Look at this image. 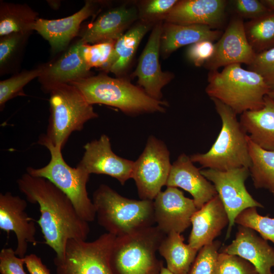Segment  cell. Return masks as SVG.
Returning <instances> with one entry per match:
<instances>
[{
	"instance_id": "cell-11",
	"label": "cell",
	"mask_w": 274,
	"mask_h": 274,
	"mask_svg": "<svg viewBox=\"0 0 274 274\" xmlns=\"http://www.w3.org/2000/svg\"><path fill=\"white\" fill-rule=\"evenodd\" d=\"M200 172L214 186L228 215L226 239L230 236L235 220L242 211L249 208L264 207L246 188L245 182L250 176L249 168L241 167L224 171L204 168Z\"/></svg>"
},
{
	"instance_id": "cell-27",
	"label": "cell",
	"mask_w": 274,
	"mask_h": 274,
	"mask_svg": "<svg viewBox=\"0 0 274 274\" xmlns=\"http://www.w3.org/2000/svg\"><path fill=\"white\" fill-rule=\"evenodd\" d=\"M153 24L141 21L116 41L114 54L107 72L117 76L123 74L129 66L138 46Z\"/></svg>"
},
{
	"instance_id": "cell-42",
	"label": "cell",
	"mask_w": 274,
	"mask_h": 274,
	"mask_svg": "<svg viewBox=\"0 0 274 274\" xmlns=\"http://www.w3.org/2000/svg\"><path fill=\"white\" fill-rule=\"evenodd\" d=\"M23 259L30 274H51L50 270L37 255L30 254L26 255Z\"/></svg>"
},
{
	"instance_id": "cell-45",
	"label": "cell",
	"mask_w": 274,
	"mask_h": 274,
	"mask_svg": "<svg viewBox=\"0 0 274 274\" xmlns=\"http://www.w3.org/2000/svg\"><path fill=\"white\" fill-rule=\"evenodd\" d=\"M268 95L274 100V90L270 91L269 93L268 94Z\"/></svg>"
},
{
	"instance_id": "cell-25",
	"label": "cell",
	"mask_w": 274,
	"mask_h": 274,
	"mask_svg": "<svg viewBox=\"0 0 274 274\" xmlns=\"http://www.w3.org/2000/svg\"><path fill=\"white\" fill-rule=\"evenodd\" d=\"M239 122L252 142L263 149L274 151V100L268 95L259 110L241 114Z\"/></svg>"
},
{
	"instance_id": "cell-28",
	"label": "cell",
	"mask_w": 274,
	"mask_h": 274,
	"mask_svg": "<svg viewBox=\"0 0 274 274\" xmlns=\"http://www.w3.org/2000/svg\"><path fill=\"white\" fill-rule=\"evenodd\" d=\"M38 15L26 4L1 2L0 37L12 33L31 34Z\"/></svg>"
},
{
	"instance_id": "cell-36",
	"label": "cell",
	"mask_w": 274,
	"mask_h": 274,
	"mask_svg": "<svg viewBox=\"0 0 274 274\" xmlns=\"http://www.w3.org/2000/svg\"><path fill=\"white\" fill-rule=\"evenodd\" d=\"M178 0H150L140 3L138 7L139 19L146 23H155L164 20Z\"/></svg>"
},
{
	"instance_id": "cell-20",
	"label": "cell",
	"mask_w": 274,
	"mask_h": 274,
	"mask_svg": "<svg viewBox=\"0 0 274 274\" xmlns=\"http://www.w3.org/2000/svg\"><path fill=\"white\" fill-rule=\"evenodd\" d=\"M227 2L225 0L178 1L166 16L165 22L180 25H204L213 28L224 22Z\"/></svg>"
},
{
	"instance_id": "cell-2",
	"label": "cell",
	"mask_w": 274,
	"mask_h": 274,
	"mask_svg": "<svg viewBox=\"0 0 274 274\" xmlns=\"http://www.w3.org/2000/svg\"><path fill=\"white\" fill-rule=\"evenodd\" d=\"M70 84L77 88L91 105L102 104L115 107L129 115L163 113L168 106L165 101L150 97L141 87L127 80L112 78L104 74L92 75Z\"/></svg>"
},
{
	"instance_id": "cell-7",
	"label": "cell",
	"mask_w": 274,
	"mask_h": 274,
	"mask_svg": "<svg viewBox=\"0 0 274 274\" xmlns=\"http://www.w3.org/2000/svg\"><path fill=\"white\" fill-rule=\"evenodd\" d=\"M166 235L152 226L116 236L110 256L114 274H159L163 264L156 253Z\"/></svg>"
},
{
	"instance_id": "cell-18",
	"label": "cell",
	"mask_w": 274,
	"mask_h": 274,
	"mask_svg": "<svg viewBox=\"0 0 274 274\" xmlns=\"http://www.w3.org/2000/svg\"><path fill=\"white\" fill-rule=\"evenodd\" d=\"M139 18L136 6L123 5L106 11L79 33L86 44L116 41Z\"/></svg>"
},
{
	"instance_id": "cell-24",
	"label": "cell",
	"mask_w": 274,
	"mask_h": 274,
	"mask_svg": "<svg viewBox=\"0 0 274 274\" xmlns=\"http://www.w3.org/2000/svg\"><path fill=\"white\" fill-rule=\"evenodd\" d=\"M223 33L204 25H180L165 22L162 24L160 54L165 58L179 48L198 42L218 40Z\"/></svg>"
},
{
	"instance_id": "cell-33",
	"label": "cell",
	"mask_w": 274,
	"mask_h": 274,
	"mask_svg": "<svg viewBox=\"0 0 274 274\" xmlns=\"http://www.w3.org/2000/svg\"><path fill=\"white\" fill-rule=\"evenodd\" d=\"M116 41H110L92 45L84 43L82 54L87 67L100 68L107 72L112 61Z\"/></svg>"
},
{
	"instance_id": "cell-1",
	"label": "cell",
	"mask_w": 274,
	"mask_h": 274,
	"mask_svg": "<svg viewBox=\"0 0 274 274\" xmlns=\"http://www.w3.org/2000/svg\"><path fill=\"white\" fill-rule=\"evenodd\" d=\"M17 183L27 200L39 205L41 215L37 222L45 244L54 250L56 257L63 256L68 239L86 240L89 222L81 218L69 198L53 183L27 173Z\"/></svg>"
},
{
	"instance_id": "cell-29",
	"label": "cell",
	"mask_w": 274,
	"mask_h": 274,
	"mask_svg": "<svg viewBox=\"0 0 274 274\" xmlns=\"http://www.w3.org/2000/svg\"><path fill=\"white\" fill-rule=\"evenodd\" d=\"M248 147L251 159L249 169L254 187L266 189L274 196V151L262 148L249 136Z\"/></svg>"
},
{
	"instance_id": "cell-9",
	"label": "cell",
	"mask_w": 274,
	"mask_h": 274,
	"mask_svg": "<svg viewBox=\"0 0 274 274\" xmlns=\"http://www.w3.org/2000/svg\"><path fill=\"white\" fill-rule=\"evenodd\" d=\"M116 236L107 232L92 242L70 239L62 258L55 257L57 274H114L110 261Z\"/></svg>"
},
{
	"instance_id": "cell-10",
	"label": "cell",
	"mask_w": 274,
	"mask_h": 274,
	"mask_svg": "<svg viewBox=\"0 0 274 274\" xmlns=\"http://www.w3.org/2000/svg\"><path fill=\"white\" fill-rule=\"evenodd\" d=\"M169 155L162 141L149 137L142 153L134 161L132 172L141 199L153 200L166 185L172 166Z\"/></svg>"
},
{
	"instance_id": "cell-14",
	"label": "cell",
	"mask_w": 274,
	"mask_h": 274,
	"mask_svg": "<svg viewBox=\"0 0 274 274\" xmlns=\"http://www.w3.org/2000/svg\"><path fill=\"white\" fill-rule=\"evenodd\" d=\"M157 226L165 234L181 233L191 224V218L197 209L193 199L186 197L176 187H167L153 200Z\"/></svg>"
},
{
	"instance_id": "cell-6",
	"label": "cell",
	"mask_w": 274,
	"mask_h": 274,
	"mask_svg": "<svg viewBox=\"0 0 274 274\" xmlns=\"http://www.w3.org/2000/svg\"><path fill=\"white\" fill-rule=\"evenodd\" d=\"M49 93V123L46 133L38 141L48 142L62 150L72 132L81 130L86 122L98 116L79 90L71 84L58 85Z\"/></svg>"
},
{
	"instance_id": "cell-35",
	"label": "cell",
	"mask_w": 274,
	"mask_h": 274,
	"mask_svg": "<svg viewBox=\"0 0 274 274\" xmlns=\"http://www.w3.org/2000/svg\"><path fill=\"white\" fill-rule=\"evenodd\" d=\"M214 274H259L248 261L235 255L219 252Z\"/></svg>"
},
{
	"instance_id": "cell-22",
	"label": "cell",
	"mask_w": 274,
	"mask_h": 274,
	"mask_svg": "<svg viewBox=\"0 0 274 274\" xmlns=\"http://www.w3.org/2000/svg\"><path fill=\"white\" fill-rule=\"evenodd\" d=\"M220 252L246 259L255 266L259 274H273L274 249L250 228L239 225L234 240Z\"/></svg>"
},
{
	"instance_id": "cell-26",
	"label": "cell",
	"mask_w": 274,
	"mask_h": 274,
	"mask_svg": "<svg viewBox=\"0 0 274 274\" xmlns=\"http://www.w3.org/2000/svg\"><path fill=\"white\" fill-rule=\"evenodd\" d=\"M184 241L181 233L172 232L165 235L158 249L173 274H188L198 252Z\"/></svg>"
},
{
	"instance_id": "cell-43",
	"label": "cell",
	"mask_w": 274,
	"mask_h": 274,
	"mask_svg": "<svg viewBox=\"0 0 274 274\" xmlns=\"http://www.w3.org/2000/svg\"><path fill=\"white\" fill-rule=\"evenodd\" d=\"M261 1L267 8L274 11V0H265Z\"/></svg>"
},
{
	"instance_id": "cell-3",
	"label": "cell",
	"mask_w": 274,
	"mask_h": 274,
	"mask_svg": "<svg viewBox=\"0 0 274 274\" xmlns=\"http://www.w3.org/2000/svg\"><path fill=\"white\" fill-rule=\"evenodd\" d=\"M208 82L206 92L210 98L220 100L236 115L262 108L270 91L260 75L240 64L226 66L220 72L209 71Z\"/></svg>"
},
{
	"instance_id": "cell-16",
	"label": "cell",
	"mask_w": 274,
	"mask_h": 274,
	"mask_svg": "<svg viewBox=\"0 0 274 274\" xmlns=\"http://www.w3.org/2000/svg\"><path fill=\"white\" fill-rule=\"evenodd\" d=\"M27 201L17 195L7 192L0 194V228L8 234L12 231L17 238L16 255L24 258L28 245L37 244L36 227L25 211Z\"/></svg>"
},
{
	"instance_id": "cell-23",
	"label": "cell",
	"mask_w": 274,
	"mask_h": 274,
	"mask_svg": "<svg viewBox=\"0 0 274 274\" xmlns=\"http://www.w3.org/2000/svg\"><path fill=\"white\" fill-rule=\"evenodd\" d=\"M192 230L188 244L199 251L212 243L223 229L229 224V218L218 195L197 210L193 215Z\"/></svg>"
},
{
	"instance_id": "cell-37",
	"label": "cell",
	"mask_w": 274,
	"mask_h": 274,
	"mask_svg": "<svg viewBox=\"0 0 274 274\" xmlns=\"http://www.w3.org/2000/svg\"><path fill=\"white\" fill-rule=\"evenodd\" d=\"M221 243L214 241L199 251L188 274H214Z\"/></svg>"
},
{
	"instance_id": "cell-46",
	"label": "cell",
	"mask_w": 274,
	"mask_h": 274,
	"mask_svg": "<svg viewBox=\"0 0 274 274\" xmlns=\"http://www.w3.org/2000/svg\"><path fill=\"white\" fill-rule=\"evenodd\" d=\"M273 274H274V272L273 273Z\"/></svg>"
},
{
	"instance_id": "cell-4",
	"label": "cell",
	"mask_w": 274,
	"mask_h": 274,
	"mask_svg": "<svg viewBox=\"0 0 274 274\" xmlns=\"http://www.w3.org/2000/svg\"><path fill=\"white\" fill-rule=\"evenodd\" d=\"M92 201L98 224L116 236L132 233L155 223L153 200L129 199L101 184L93 193Z\"/></svg>"
},
{
	"instance_id": "cell-5",
	"label": "cell",
	"mask_w": 274,
	"mask_h": 274,
	"mask_svg": "<svg viewBox=\"0 0 274 274\" xmlns=\"http://www.w3.org/2000/svg\"><path fill=\"white\" fill-rule=\"evenodd\" d=\"M211 99L221 118V130L209 150L191 155V161L203 168L222 171L241 167L249 168L251 159L248 136L238 120L237 115L220 100Z\"/></svg>"
},
{
	"instance_id": "cell-31",
	"label": "cell",
	"mask_w": 274,
	"mask_h": 274,
	"mask_svg": "<svg viewBox=\"0 0 274 274\" xmlns=\"http://www.w3.org/2000/svg\"><path fill=\"white\" fill-rule=\"evenodd\" d=\"M30 35L12 33L1 37V76L13 72L18 66Z\"/></svg>"
},
{
	"instance_id": "cell-12",
	"label": "cell",
	"mask_w": 274,
	"mask_h": 274,
	"mask_svg": "<svg viewBox=\"0 0 274 274\" xmlns=\"http://www.w3.org/2000/svg\"><path fill=\"white\" fill-rule=\"evenodd\" d=\"M83 156L77 165L88 174H103L117 179L122 185L132 178L134 161L112 151L109 138L102 134L84 146Z\"/></svg>"
},
{
	"instance_id": "cell-8",
	"label": "cell",
	"mask_w": 274,
	"mask_h": 274,
	"mask_svg": "<svg viewBox=\"0 0 274 274\" xmlns=\"http://www.w3.org/2000/svg\"><path fill=\"white\" fill-rule=\"evenodd\" d=\"M38 143L49 150L50 160L41 168L28 167L26 173L50 181L69 198L82 219L88 222L93 221L96 212L86 188L90 175L77 166L72 167L67 164L62 156L61 149L55 148L48 142L38 141Z\"/></svg>"
},
{
	"instance_id": "cell-15",
	"label": "cell",
	"mask_w": 274,
	"mask_h": 274,
	"mask_svg": "<svg viewBox=\"0 0 274 274\" xmlns=\"http://www.w3.org/2000/svg\"><path fill=\"white\" fill-rule=\"evenodd\" d=\"M162 21L155 24L147 43L140 57L133 76L150 97L157 100L162 97V89L174 77L169 72H163L159 63Z\"/></svg>"
},
{
	"instance_id": "cell-40",
	"label": "cell",
	"mask_w": 274,
	"mask_h": 274,
	"mask_svg": "<svg viewBox=\"0 0 274 274\" xmlns=\"http://www.w3.org/2000/svg\"><path fill=\"white\" fill-rule=\"evenodd\" d=\"M215 44L209 40L198 42L189 46L186 51L187 58L197 67L203 66L213 56Z\"/></svg>"
},
{
	"instance_id": "cell-44",
	"label": "cell",
	"mask_w": 274,
	"mask_h": 274,
	"mask_svg": "<svg viewBox=\"0 0 274 274\" xmlns=\"http://www.w3.org/2000/svg\"><path fill=\"white\" fill-rule=\"evenodd\" d=\"M159 274H173L170 271H169L167 268L162 267Z\"/></svg>"
},
{
	"instance_id": "cell-19",
	"label": "cell",
	"mask_w": 274,
	"mask_h": 274,
	"mask_svg": "<svg viewBox=\"0 0 274 274\" xmlns=\"http://www.w3.org/2000/svg\"><path fill=\"white\" fill-rule=\"evenodd\" d=\"M84 42L80 39L72 44L54 62L45 65L38 78L43 90L49 93L54 87L71 83L91 75L82 54Z\"/></svg>"
},
{
	"instance_id": "cell-30",
	"label": "cell",
	"mask_w": 274,
	"mask_h": 274,
	"mask_svg": "<svg viewBox=\"0 0 274 274\" xmlns=\"http://www.w3.org/2000/svg\"><path fill=\"white\" fill-rule=\"evenodd\" d=\"M247 41L256 54L274 47V11L244 22Z\"/></svg>"
},
{
	"instance_id": "cell-34",
	"label": "cell",
	"mask_w": 274,
	"mask_h": 274,
	"mask_svg": "<svg viewBox=\"0 0 274 274\" xmlns=\"http://www.w3.org/2000/svg\"><path fill=\"white\" fill-rule=\"evenodd\" d=\"M235 223L250 228L258 232L265 240L274 244V218L261 216L257 208H248L236 218Z\"/></svg>"
},
{
	"instance_id": "cell-21",
	"label": "cell",
	"mask_w": 274,
	"mask_h": 274,
	"mask_svg": "<svg viewBox=\"0 0 274 274\" xmlns=\"http://www.w3.org/2000/svg\"><path fill=\"white\" fill-rule=\"evenodd\" d=\"M200 170L193 164L190 157L182 153L172 164L166 184L167 187H179L188 192L197 210L218 195L213 184Z\"/></svg>"
},
{
	"instance_id": "cell-41",
	"label": "cell",
	"mask_w": 274,
	"mask_h": 274,
	"mask_svg": "<svg viewBox=\"0 0 274 274\" xmlns=\"http://www.w3.org/2000/svg\"><path fill=\"white\" fill-rule=\"evenodd\" d=\"M23 258L17 256L11 248H3L0 252L1 274H26Z\"/></svg>"
},
{
	"instance_id": "cell-17",
	"label": "cell",
	"mask_w": 274,
	"mask_h": 274,
	"mask_svg": "<svg viewBox=\"0 0 274 274\" xmlns=\"http://www.w3.org/2000/svg\"><path fill=\"white\" fill-rule=\"evenodd\" d=\"M100 4L99 2L87 1L78 12L59 19L38 18L33 30L49 42L53 54L65 50L73 39L79 35L82 22L98 12Z\"/></svg>"
},
{
	"instance_id": "cell-13",
	"label": "cell",
	"mask_w": 274,
	"mask_h": 274,
	"mask_svg": "<svg viewBox=\"0 0 274 274\" xmlns=\"http://www.w3.org/2000/svg\"><path fill=\"white\" fill-rule=\"evenodd\" d=\"M255 55L246 38L243 19L236 15L215 44L214 53L203 66L209 71H214L234 64L249 65Z\"/></svg>"
},
{
	"instance_id": "cell-38",
	"label": "cell",
	"mask_w": 274,
	"mask_h": 274,
	"mask_svg": "<svg viewBox=\"0 0 274 274\" xmlns=\"http://www.w3.org/2000/svg\"><path fill=\"white\" fill-rule=\"evenodd\" d=\"M248 68L260 75L270 91L274 90V47L256 54Z\"/></svg>"
},
{
	"instance_id": "cell-32",
	"label": "cell",
	"mask_w": 274,
	"mask_h": 274,
	"mask_svg": "<svg viewBox=\"0 0 274 274\" xmlns=\"http://www.w3.org/2000/svg\"><path fill=\"white\" fill-rule=\"evenodd\" d=\"M45 65L22 71L11 77L0 82V108H4L5 104L17 96L25 95L24 87L43 73Z\"/></svg>"
},
{
	"instance_id": "cell-39",
	"label": "cell",
	"mask_w": 274,
	"mask_h": 274,
	"mask_svg": "<svg viewBox=\"0 0 274 274\" xmlns=\"http://www.w3.org/2000/svg\"><path fill=\"white\" fill-rule=\"evenodd\" d=\"M231 3L236 16L243 19H255L274 11L267 8L261 1L234 0Z\"/></svg>"
}]
</instances>
